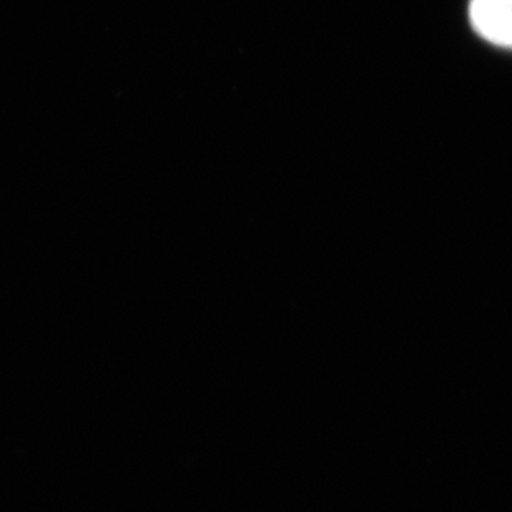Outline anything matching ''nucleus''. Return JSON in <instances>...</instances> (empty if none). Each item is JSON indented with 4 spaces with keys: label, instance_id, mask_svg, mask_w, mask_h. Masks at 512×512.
I'll return each instance as SVG.
<instances>
[{
    "label": "nucleus",
    "instance_id": "obj_1",
    "mask_svg": "<svg viewBox=\"0 0 512 512\" xmlns=\"http://www.w3.org/2000/svg\"><path fill=\"white\" fill-rule=\"evenodd\" d=\"M469 17L483 39L512 49V0H471Z\"/></svg>",
    "mask_w": 512,
    "mask_h": 512
}]
</instances>
